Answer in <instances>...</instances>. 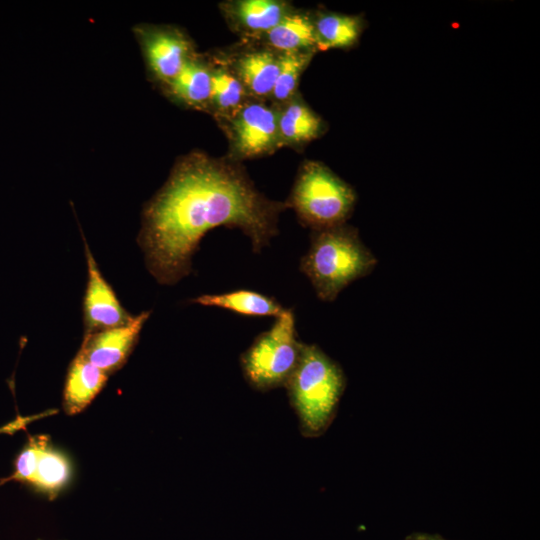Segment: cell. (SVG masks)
<instances>
[{
  "label": "cell",
  "mask_w": 540,
  "mask_h": 540,
  "mask_svg": "<svg viewBox=\"0 0 540 540\" xmlns=\"http://www.w3.org/2000/svg\"><path fill=\"white\" fill-rule=\"evenodd\" d=\"M287 207L261 194L237 163L192 152L175 163L145 205L138 243L153 277L173 285L190 274L207 232L238 228L259 253L278 234V218Z\"/></svg>",
  "instance_id": "1"
},
{
  "label": "cell",
  "mask_w": 540,
  "mask_h": 540,
  "mask_svg": "<svg viewBox=\"0 0 540 540\" xmlns=\"http://www.w3.org/2000/svg\"><path fill=\"white\" fill-rule=\"evenodd\" d=\"M377 259L362 243L358 231L346 224L315 230L300 270L322 301L331 302L353 281L370 274Z\"/></svg>",
  "instance_id": "2"
},
{
  "label": "cell",
  "mask_w": 540,
  "mask_h": 540,
  "mask_svg": "<svg viewBox=\"0 0 540 540\" xmlns=\"http://www.w3.org/2000/svg\"><path fill=\"white\" fill-rule=\"evenodd\" d=\"M303 436L316 438L332 424L346 387L333 359L314 344H304L296 369L285 385Z\"/></svg>",
  "instance_id": "3"
},
{
  "label": "cell",
  "mask_w": 540,
  "mask_h": 540,
  "mask_svg": "<svg viewBox=\"0 0 540 540\" xmlns=\"http://www.w3.org/2000/svg\"><path fill=\"white\" fill-rule=\"evenodd\" d=\"M355 203L356 193L349 184L323 163L306 161L286 204L315 231L345 224Z\"/></svg>",
  "instance_id": "4"
},
{
  "label": "cell",
  "mask_w": 540,
  "mask_h": 540,
  "mask_svg": "<svg viewBox=\"0 0 540 540\" xmlns=\"http://www.w3.org/2000/svg\"><path fill=\"white\" fill-rule=\"evenodd\" d=\"M303 345L297 338L294 313L286 309L241 355L245 379L259 391L285 386L296 369Z\"/></svg>",
  "instance_id": "5"
},
{
  "label": "cell",
  "mask_w": 540,
  "mask_h": 540,
  "mask_svg": "<svg viewBox=\"0 0 540 540\" xmlns=\"http://www.w3.org/2000/svg\"><path fill=\"white\" fill-rule=\"evenodd\" d=\"M70 457L44 434L28 436L13 460V471L7 480L19 482L53 500L73 479Z\"/></svg>",
  "instance_id": "6"
},
{
  "label": "cell",
  "mask_w": 540,
  "mask_h": 540,
  "mask_svg": "<svg viewBox=\"0 0 540 540\" xmlns=\"http://www.w3.org/2000/svg\"><path fill=\"white\" fill-rule=\"evenodd\" d=\"M133 32L148 75L161 88L170 83L196 54L191 39L178 27L139 24L133 27Z\"/></svg>",
  "instance_id": "7"
},
{
  "label": "cell",
  "mask_w": 540,
  "mask_h": 540,
  "mask_svg": "<svg viewBox=\"0 0 540 540\" xmlns=\"http://www.w3.org/2000/svg\"><path fill=\"white\" fill-rule=\"evenodd\" d=\"M229 119L230 141L238 158L267 155L281 147L278 110L264 102H246Z\"/></svg>",
  "instance_id": "8"
},
{
  "label": "cell",
  "mask_w": 540,
  "mask_h": 540,
  "mask_svg": "<svg viewBox=\"0 0 540 540\" xmlns=\"http://www.w3.org/2000/svg\"><path fill=\"white\" fill-rule=\"evenodd\" d=\"M150 314L144 311L126 325L84 334L78 352L107 375L116 373L131 356Z\"/></svg>",
  "instance_id": "9"
},
{
  "label": "cell",
  "mask_w": 540,
  "mask_h": 540,
  "mask_svg": "<svg viewBox=\"0 0 540 540\" xmlns=\"http://www.w3.org/2000/svg\"><path fill=\"white\" fill-rule=\"evenodd\" d=\"M87 284L83 297L84 334L128 324L134 318L120 303L112 286L101 273L85 241Z\"/></svg>",
  "instance_id": "10"
},
{
  "label": "cell",
  "mask_w": 540,
  "mask_h": 540,
  "mask_svg": "<svg viewBox=\"0 0 540 540\" xmlns=\"http://www.w3.org/2000/svg\"><path fill=\"white\" fill-rule=\"evenodd\" d=\"M109 377L77 352L65 377L62 399L64 412L69 416L83 412L105 387Z\"/></svg>",
  "instance_id": "11"
},
{
  "label": "cell",
  "mask_w": 540,
  "mask_h": 540,
  "mask_svg": "<svg viewBox=\"0 0 540 540\" xmlns=\"http://www.w3.org/2000/svg\"><path fill=\"white\" fill-rule=\"evenodd\" d=\"M231 24L246 35H264L289 12L291 6L277 0H239L222 4Z\"/></svg>",
  "instance_id": "12"
},
{
  "label": "cell",
  "mask_w": 540,
  "mask_h": 540,
  "mask_svg": "<svg viewBox=\"0 0 540 540\" xmlns=\"http://www.w3.org/2000/svg\"><path fill=\"white\" fill-rule=\"evenodd\" d=\"M211 73L212 68L195 54L162 90L182 106L206 110L210 108Z\"/></svg>",
  "instance_id": "13"
},
{
  "label": "cell",
  "mask_w": 540,
  "mask_h": 540,
  "mask_svg": "<svg viewBox=\"0 0 540 540\" xmlns=\"http://www.w3.org/2000/svg\"><path fill=\"white\" fill-rule=\"evenodd\" d=\"M233 69L248 95L258 99L271 97L279 70V54L270 50L251 51L237 58Z\"/></svg>",
  "instance_id": "14"
},
{
  "label": "cell",
  "mask_w": 540,
  "mask_h": 540,
  "mask_svg": "<svg viewBox=\"0 0 540 540\" xmlns=\"http://www.w3.org/2000/svg\"><path fill=\"white\" fill-rule=\"evenodd\" d=\"M322 119L302 100L292 98L278 111L281 146H298L318 138L324 131Z\"/></svg>",
  "instance_id": "15"
},
{
  "label": "cell",
  "mask_w": 540,
  "mask_h": 540,
  "mask_svg": "<svg viewBox=\"0 0 540 540\" xmlns=\"http://www.w3.org/2000/svg\"><path fill=\"white\" fill-rule=\"evenodd\" d=\"M264 36L279 53L317 51L313 18L303 12H289Z\"/></svg>",
  "instance_id": "16"
},
{
  "label": "cell",
  "mask_w": 540,
  "mask_h": 540,
  "mask_svg": "<svg viewBox=\"0 0 540 540\" xmlns=\"http://www.w3.org/2000/svg\"><path fill=\"white\" fill-rule=\"evenodd\" d=\"M203 306L223 308L250 317H279L283 308L275 299L252 290H235L222 294L201 295L193 300Z\"/></svg>",
  "instance_id": "17"
},
{
  "label": "cell",
  "mask_w": 540,
  "mask_h": 540,
  "mask_svg": "<svg viewBox=\"0 0 540 540\" xmlns=\"http://www.w3.org/2000/svg\"><path fill=\"white\" fill-rule=\"evenodd\" d=\"M316 49L347 48L356 44L364 29L360 16L321 12L313 18Z\"/></svg>",
  "instance_id": "18"
},
{
  "label": "cell",
  "mask_w": 540,
  "mask_h": 540,
  "mask_svg": "<svg viewBox=\"0 0 540 540\" xmlns=\"http://www.w3.org/2000/svg\"><path fill=\"white\" fill-rule=\"evenodd\" d=\"M247 95L233 72L222 68L212 70L210 108L221 117L233 116L247 102Z\"/></svg>",
  "instance_id": "19"
},
{
  "label": "cell",
  "mask_w": 540,
  "mask_h": 540,
  "mask_svg": "<svg viewBox=\"0 0 540 540\" xmlns=\"http://www.w3.org/2000/svg\"><path fill=\"white\" fill-rule=\"evenodd\" d=\"M315 52L310 50L279 53V70L271 94L275 102L285 104L294 98L299 78Z\"/></svg>",
  "instance_id": "20"
},
{
  "label": "cell",
  "mask_w": 540,
  "mask_h": 540,
  "mask_svg": "<svg viewBox=\"0 0 540 540\" xmlns=\"http://www.w3.org/2000/svg\"><path fill=\"white\" fill-rule=\"evenodd\" d=\"M404 540H446L440 535L428 534V533H412L405 537Z\"/></svg>",
  "instance_id": "21"
},
{
  "label": "cell",
  "mask_w": 540,
  "mask_h": 540,
  "mask_svg": "<svg viewBox=\"0 0 540 540\" xmlns=\"http://www.w3.org/2000/svg\"><path fill=\"white\" fill-rule=\"evenodd\" d=\"M36 540H52V539H42V538H39V539H36ZM54 540H65V539H54Z\"/></svg>",
  "instance_id": "22"
}]
</instances>
